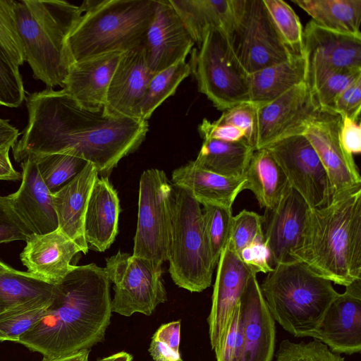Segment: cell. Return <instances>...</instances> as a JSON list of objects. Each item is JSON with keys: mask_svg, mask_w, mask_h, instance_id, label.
<instances>
[{"mask_svg": "<svg viewBox=\"0 0 361 361\" xmlns=\"http://www.w3.org/2000/svg\"><path fill=\"white\" fill-rule=\"evenodd\" d=\"M26 106L27 125L12 147L17 162L28 156L69 154L109 176L121 159L140 146L149 130L147 121L83 108L63 89L30 93Z\"/></svg>", "mask_w": 361, "mask_h": 361, "instance_id": "6da1fadb", "label": "cell"}, {"mask_svg": "<svg viewBox=\"0 0 361 361\" xmlns=\"http://www.w3.org/2000/svg\"><path fill=\"white\" fill-rule=\"evenodd\" d=\"M111 312L104 268L74 266L56 285L44 317L17 342L48 359L90 350L104 339Z\"/></svg>", "mask_w": 361, "mask_h": 361, "instance_id": "7a4b0ae2", "label": "cell"}, {"mask_svg": "<svg viewBox=\"0 0 361 361\" xmlns=\"http://www.w3.org/2000/svg\"><path fill=\"white\" fill-rule=\"evenodd\" d=\"M316 275L347 286L361 278V189L310 208L302 240L290 255Z\"/></svg>", "mask_w": 361, "mask_h": 361, "instance_id": "3957f363", "label": "cell"}, {"mask_svg": "<svg viewBox=\"0 0 361 361\" xmlns=\"http://www.w3.org/2000/svg\"><path fill=\"white\" fill-rule=\"evenodd\" d=\"M25 59L47 88L63 87L73 61L67 39L83 11L60 0H15Z\"/></svg>", "mask_w": 361, "mask_h": 361, "instance_id": "277c9868", "label": "cell"}, {"mask_svg": "<svg viewBox=\"0 0 361 361\" xmlns=\"http://www.w3.org/2000/svg\"><path fill=\"white\" fill-rule=\"evenodd\" d=\"M157 0H86L67 44L73 63L110 52H125L145 42Z\"/></svg>", "mask_w": 361, "mask_h": 361, "instance_id": "5b68a950", "label": "cell"}, {"mask_svg": "<svg viewBox=\"0 0 361 361\" xmlns=\"http://www.w3.org/2000/svg\"><path fill=\"white\" fill-rule=\"evenodd\" d=\"M259 287L274 322L298 338H313L328 307L339 294L332 282L298 260L275 266Z\"/></svg>", "mask_w": 361, "mask_h": 361, "instance_id": "8992f818", "label": "cell"}, {"mask_svg": "<svg viewBox=\"0 0 361 361\" xmlns=\"http://www.w3.org/2000/svg\"><path fill=\"white\" fill-rule=\"evenodd\" d=\"M169 273L173 282L190 292L211 286L215 266L204 233L200 204L185 189L173 193Z\"/></svg>", "mask_w": 361, "mask_h": 361, "instance_id": "52a82bcc", "label": "cell"}, {"mask_svg": "<svg viewBox=\"0 0 361 361\" xmlns=\"http://www.w3.org/2000/svg\"><path fill=\"white\" fill-rule=\"evenodd\" d=\"M198 47L190 63L199 91L222 111L250 103L249 74L234 55L226 34L209 27Z\"/></svg>", "mask_w": 361, "mask_h": 361, "instance_id": "ba28073f", "label": "cell"}, {"mask_svg": "<svg viewBox=\"0 0 361 361\" xmlns=\"http://www.w3.org/2000/svg\"><path fill=\"white\" fill-rule=\"evenodd\" d=\"M226 35L248 74L299 56L283 42L263 0H235L234 20Z\"/></svg>", "mask_w": 361, "mask_h": 361, "instance_id": "9c48e42d", "label": "cell"}, {"mask_svg": "<svg viewBox=\"0 0 361 361\" xmlns=\"http://www.w3.org/2000/svg\"><path fill=\"white\" fill-rule=\"evenodd\" d=\"M173 193L164 171L150 169L140 177L137 223L133 255L162 264L169 259Z\"/></svg>", "mask_w": 361, "mask_h": 361, "instance_id": "30bf717a", "label": "cell"}, {"mask_svg": "<svg viewBox=\"0 0 361 361\" xmlns=\"http://www.w3.org/2000/svg\"><path fill=\"white\" fill-rule=\"evenodd\" d=\"M104 269L114 284V312L126 317L136 312L149 316L167 300L161 264L118 251L106 259Z\"/></svg>", "mask_w": 361, "mask_h": 361, "instance_id": "8fae6325", "label": "cell"}, {"mask_svg": "<svg viewBox=\"0 0 361 361\" xmlns=\"http://www.w3.org/2000/svg\"><path fill=\"white\" fill-rule=\"evenodd\" d=\"M324 112L307 80L269 103L256 106L255 150L281 139L303 134L307 125Z\"/></svg>", "mask_w": 361, "mask_h": 361, "instance_id": "7c38bea8", "label": "cell"}, {"mask_svg": "<svg viewBox=\"0 0 361 361\" xmlns=\"http://www.w3.org/2000/svg\"><path fill=\"white\" fill-rule=\"evenodd\" d=\"M341 120L338 114L324 112L307 125L303 133L326 171L328 204L361 189V177L353 156L344 150L339 140Z\"/></svg>", "mask_w": 361, "mask_h": 361, "instance_id": "4fadbf2b", "label": "cell"}, {"mask_svg": "<svg viewBox=\"0 0 361 361\" xmlns=\"http://www.w3.org/2000/svg\"><path fill=\"white\" fill-rule=\"evenodd\" d=\"M284 172L290 185L310 208L329 202V182L324 168L303 134L277 140L265 147Z\"/></svg>", "mask_w": 361, "mask_h": 361, "instance_id": "5bb4252c", "label": "cell"}, {"mask_svg": "<svg viewBox=\"0 0 361 361\" xmlns=\"http://www.w3.org/2000/svg\"><path fill=\"white\" fill-rule=\"evenodd\" d=\"M212 307L207 318L210 345H219L235 307L240 304L247 281L253 272L228 241L217 263Z\"/></svg>", "mask_w": 361, "mask_h": 361, "instance_id": "9a60e30c", "label": "cell"}, {"mask_svg": "<svg viewBox=\"0 0 361 361\" xmlns=\"http://www.w3.org/2000/svg\"><path fill=\"white\" fill-rule=\"evenodd\" d=\"M313 338L337 354L353 355L361 350V278L328 307Z\"/></svg>", "mask_w": 361, "mask_h": 361, "instance_id": "2e32d148", "label": "cell"}, {"mask_svg": "<svg viewBox=\"0 0 361 361\" xmlns=\"http://www.w3.org/2000/svg\"><path fill=\"white\" fill-rule=\"evenodd\" d=\"M309 209L304 198L290 186L278 204L266 210L264 236L272 268L293 260L290 255L301 242Z\"/></svg>", "mask_w": 361, "mask_h": 361, "instance_id": "e0dca14e", "label": "cell"}, {"mask_svg": "<svg viewBox=\"0 0 361 361\" xmlns=\"http://www.w3.org/2000/svg\"><path fill=\"white\" fill-rule=\"evenodd\" d=\"M154 75L145 43L123 52L108 87L104 112L113 117L135 118L136 107Z\"/></svg>", "mask_w": 361, "mask_h": 361, "instance_id": "ac0fdd59", "label": "cell"}, {"mask_svg": "<svg viewBox=\"0 0 361 361\" xmlns=\"http://www.w3.org/2000/svg\"><path fill=\"white\" fill-rule=\"evenodd\" d=\"M144 43L148 63L154 74L185 60L195 44L169 0H157Z\"/></svg>", "mask_w": 361, "mask_h": 361, "instance_id": "d6986e66", "label": "cell"}, {"mask_svg": "<svg viewBox=\"0 0 361 361\" xmlns=\"http://www.w3.org/2000/svg\"><path fill=\"white\" fill-rule=\"evenodd\" d=\"M243 343L238 361H272L275 322L262 294L257 273L250 275L240 300Z\"/></svg>", "mask_w": 361, "mask_h": 361, "instance_id": "ffe728a7", "label": "cell"}, {"mask_svg": "<svg viewBox=\"0 0 361 361\" xmlns=\"http://www.w3.org/2000/svg\"><path fill=\"white\" fill-rule=\"evenodd\" d=\"M20 255L23 264L32 276L46 283H59L73 269V257L80 247L59 228L44 234H32Z\"/></svg>", "mask_w": 361, "mask_h": 361, "instance_id": "44dd1931", "label": "cell"}, {"mask_svg": "<svg viewBox=\"0 0 361 361\" xmlns=\"http://www.w3.org/2000/svg\"><path fill=\"white\" fill-rule=\"evenodd\" d=\"M21 183L18 189L8 195L19 216L33 234H44L58 228L51 194L44 183L35 158L22 161Z\"/></svg>", "mask_w": 361, "mask_h": 361, "instance_id": "7402d4cb", "label": "cell"}, {"mask_svg": "<svg viewBox=\"0 0 361 361\" xmlns=\"http://www.w3.org/2000/svg\"><path fill=\"white\" fill-rule=\"evenodd\" d=\"M122 53L110 52L73 63L62 89L83 108L102 109L111 77Z\"/></svg>", "mask_w": 361, "mask_h": 361, "instance_id": "603a6c76", "label": "cell"}, {"mask_svg": "<svg viewBox=\"0 0 361 361\" xmlns=\"http://www.w3.org/2000/svg\"><path fill=\"white\" fill-rule=\"evenodd\" d=\"M98 172L87 162L71 180L51 194L58 220V228L87 254L88 245L84 234V221L90 193Z\"/></svg>", "mask_w": 361, "mask_h": 361, "instance_id": "cb8c5ba5", "label": "cell"}, {"mask_svg": "<svg viewBox=\"0 0 361 361\" xmlns=\"http://www.w3.org/2000/svg\"><path fill=\"white\" fill-rule=\"evenodd\" d=\"M308 60L336 71L361 70V37L323 27L310 20L303 30Z\"/></svg>", "mask_w": 361, "mask_h": 361, "instance_id": "d4e9b609", "label": "cell"}, {"mask_svg": "<svg viewBox=\"0 0 361 361\" xmlns=\"http://www.w3.org/2000/svg\"><path fill=\"white\" fill-rule=\"evenodd\" d=\"M109 176H99L93 185L86 209L84 234L88 247L104 252L118 233L121 211L116 190Z\"/></svg>", "mask_w": 361, "mask_h": 361, "instance_id": "484cf974", "label": "cell"}, {"mask_svg": "<svg viewBox=\"0 0 361 361\" xmlns=\"http://www.w3.org/2000/svg\"><path fill=\"white\" fill-rule=\"evenodd\" d=\"M176 187L187 190L200 204L232 209L245 179L228 178L204 170L194 161L175 169L171 175Z\"/></svg>", "mask_w": 361, "mask_h": 361, "instance_id": "4316f807", "label": "cell"}, {"mask_svg": "<svg viewBox=\"0 0 361 361\" xmlns=\"http://www.w3.org/2000/svg\"><path fill=\"white\" fill-rule=\"evenodd\" d=\"M308 59L306 54L249 74L250 102L258 106L269 103L293 87L307 80Z\"/></svg>", "mask_w": 361, "mask_h": 361, "instance_id": "83f0119b", "label": "cell"}, {"mask_svg": "<svg viewBox=\"0 0 361 361\" xmlns=\"http://www.w3.org/2000/svg\"><path fill=\"white\" fill-rule=\"evenodd\" d=\"M194 43L200 45L206 30L214 27L227 34L234 18L235 0H169Z\"/></svg>", "mask_w": 361, "mask_h": 361, "instance_id": "f1b7e54d", "label": "cell"}, {"mask_svg": "<svg viewBox=\"0 0 361 361\" xmlns=\"http://www.w3.org/2000/svg\"><path fill=\"white\" fill-rule=\"evenodd\" d=\"M244 178L245 190H250L266 210L274 208L290 186L284 172L265 148L254 151Z\"/></svg>", "mask_w": 361, "mask_h": 361, "instance_id": "f546056e", "label": "cell"}, {"mask_svg": "<svg viewBox=\"0 0 361 361\" xmlns=\"http://www.w3.org/2000/svg\"><path fill=\"white\" fill-rule=\"evenodd\" d=\"M254 151L245 140L228 142L206 139L203 140L194 162L199 167L218 175L242 178Z\"/></svg>", "mask_w": 361, "mask_h": 361, "instance_id": "4dcf8cb0", "label": "cell"}, {"mask_svg": "<svg viewBox=\"0 0 361 361\" xmlns=\"http://www.w3.org/2000/svg\"><path fill=\"white\" fill-rule=\"evenodd\" d=\"M326 29L361 37V0H292Z\"/></svg>", "mask_w": 361, "mask_h": 361, "instance_id": "1f68e13d", "label": "cell"}, {"mask_svg": "<svg viewBox=\"0 0 361 361\" xmlns=\"http://www.w3.org/2000/svg\"><path fill=\"white\" fill-rule=\"evenodd\" d=\"M56 285L39 280L0 260V299L11 307L38 298H51Z\"/></svg>", "mask_w": 361, "mask_h": 361, "instance_id": "d6a6232c", "label": "cell"}, {"mask_svg": "<svg viewBox=\"0 0 361 361\" xmlns=\"http://www.w3.org/2000/svg\"><path fill=\"white\" fill-rule=\"evenodd\" d=\"M360 77L361 70L336 71L308 60L307 81L316 101L325 112L336 114L334 111L336 97Z\"/></svg>", "mask_w": 361, "mask_h": 361, "instance_id": "836d02e7", "label": "cell"}, {"mask_svg": "<svg viewBox=\"0 0 361 361\" xmlns=\"http://www.w3.org/2000/svg\"><path fill=\"white\" fill-rule=\"evenodd\" d=\"M192 73L190 63L181 60L155 73L135 111V118L147 121L154 111L170 96L180 83Z\"/></svg>", "mask_w": 361, "mask_h": 361, "instance_id": "e575fe53", "label": "cell"}, {"mask_svg": "<svg viewBox=\"0 0 361 361\" xmlns=\"http://www.w3.org/2000/svg\"><path fill=\"white\" fill-rule=\"evenodd\" d=\"M53 298L35 299L1 312L0 341L17 342L44 317Z\"/></svg>", "mask_w": 361, "mask_h": 361, "instance_id": "d590c367", "label": "cell"}, {"mask_svg": "<svg viewBox=\"0 0 361 361\" xmlns=\"http://www.w3.org/2000/svg\"><path fill=\"white\" fill-rule=\"evenodd\" d=\"M281 39L293 55H304L303 28L294 10L283 0H263Z\"/></svg>", "mask_w": 361, "mask_h": 361, "instance_id": "8d00e7d4", "label": "cell"}, {"mask_svg": "<svg viewBox=\"0 0 361 361\" xmlns=\"http://www.w3.org/2000/svg\"><path fill=\"white\" fill-rule=\"evenodd\" d=\"M40 176L51 192L74 178L87 164L84 159L69 154L32 156Z\"/></svg>", "mask_w": 361, "mask_h": 361, "instance_id": "74e56055", "label": "cell"}, {"mask_svg": "<svg viewBox=\"0 0 361 361\" xmlns=\"http://www.w3.org/2000/svg\"><path fill=\"white\" fill-rule=\"evenodd\" d=\"M202 212L205 235L216 266L229 240L233 216L232 209L207 204Z\"/></svg>", "mask_w": 361, "mask_h": 361, "instance_id": "f35d334b", "label": "cell"}, {"mask_svg": "<svg viewBox=\"0 0 361 361\" xmlns=\"http://www.w3.org/2000/svg\"><path fill=\"white\" fill-rule=\"evenodd\" d=\"M275 361H345V358L317 339L307 342L285 339L279 344Z\"/></svg>", "mask_w": 361, "mask_h": 361, "instance_id": "ab89813d", "label": "cell"}, {"mask_svg": "<svg viewBox=\"0 0 361 361\" xmlns=\"http://www.w3.org/2000/svg\"><path fill=\"white\" fill-rule=\"evenodd\" d=\"M25 99L19 66L0 46V106L16 108Z\"/></svg>", "mask_w": 361, "mask_h": 361, "instance_id": "60d3db41", "label": "cell"}, {"mask_svg": "<svg viewBox=\"0 0 361 361\" xmlns=\"http://www.w3.org/2000/svg\"><path fill=\"white\" fill-rule=\"evenodd\" d=\"M0 46L18 66L25 62L15 13V0H0Z\"/></svg>", "mask_w": 361, "mask_h": 361, "instance_id": "b9f144b4", "label": "cell"}, {"mask_svg": "<svg viewBox=\"0 0 361 361\" xmlns=\"http://www.w3.org/2000/svg\"><path fill=\"white\" fill-rule=\"evenodd\" d=\"M264 216L255 212L242 210L233 216L228 242L238 254L254 242L264 238Z\"/></svg>", "mask_w": 361, "mask_h": 361, "instance_id": "7bdbcfd3", "label": "cell"}, {"mask_svg": "<svg viewBox=\"0 0 361 361\" xmlns=\"http://www.w3.org/2000/svg\"><path fill=\"white\" fill-rule=\"evenodd\" d=\"M243 336L239 304L232 314L219 345L214 350L216 361H238L243 348Z\"/></svg>", "mask_w": 361, "mask_h": 361, "instance_id": "ee69618b", "label": "cell"}, {"mask_svg": "<svg viewBox=\"0 0 361 361\" xmlns=\"http://www.w3.org/2000/svg\"><path fill=\"white\" fill-rule=\"evenodd\" d=\"M32 234L13 209L8 195H0V244L26 241Z\"/></svg>", "mask_w": 361, "mask_h": 361, "instance_id": "f6af8a7d", "label": "cell"}, {"mask_svg": "<svg viewBox=\"0 0 361 361\" xmlns=\"http://www.w3.org/2000/svg\"><path fill=\"white\" fill-rule=\"evenodd\" d=\"M218 124L230 125L244 131L245 140L255 149L256 138V106L251 103L236 105L223 111L216 121Z\"/></svg>", "mask_w": 361, "mask_h": 361, "instance_id": "bcb514c9", "label": "cell"}, {"mask_svg": "<svg viewBox=\"0 0 361 361\" xmlns=\"http://www.w3.org/2000/svg\"><path fill=\"white\" fill-rule=\"evenodd\" d=\"M334 111L340 116L360 119L361 111V77L355 80L336 97Z\"/></svg>", "mask_w": 361, "mask_h": 361, "instance_id": "7dc6e473", "label": "cell"}, {"mask_svg": "<svg viewBox=\"0 0 361 361\" xmlns=\"http://www.w3.org/2000/svg\"><path fill=\"white\" fill-rule=\"evenodd\" d=\"M238 255L256 273L267 274L273 270L270 265V255L264 238L258 240L243 249Z\"/></svg>", "mask_w": 361, "mask_h": 361, "instance_id": "c3c4849f", "label": "cell"}, {"mask_svg": "<svg viewBox=\"0 0 361 361\" xmlns=\"http://www.w3.org/2000/svg\"><path fill=\"white\" fill-rule=\"evenodd\" d=\"M198 131L203 140L214 139L228 142L245 140V134L240 128L230 125L218 124L206 118L199 125Z\"/></svg>", "mask_w": 361, "mask_h": 361, "instance_id": "681fc988", "label": "cell"}, {"mask_svg": "<svg viewBox=\"0 0 361 361\" xmlns=\"http://www.w3.org/2000/svg\"><path fill=\"white\" fill-rule=\"evenodd\" d=\"M339 140L344 150L350 155L361 152V126L360 119L341 116Z\"/></svg>", "mask_w": 361, "mask_h": 361, "instance_id": "f907efd6", "label": "cell"}, {"mask_svg": "<svg viewBox=\"0 0 361 361\" xmlns=\"http://www.w3.org/2000/svg\"><path fill=\"white\" fill-rule=\"evenodd\" d=\"M153 338L163 342L176 351H179L180 321L162 324L154 334Z\"/></svg>", "mask_w": 361, "mask_h": 361, "instance_id": "816d5d0a", "label": "cell"}, {"mask_svg": "<svg viewBox=\"0 0 361 361\" xmlns=\"http://www.w3.org/2000/svg\"><path fill=\"white\" fill-rule=\"evenodd\" d=\"M149 352L154 361H183L179 351L153 338Z\"/></svg>", "mask_w": 361, "mask_h": 361, "instance_id": "f5cc1de1", "label": "cell"}, {"mask_svg": "<svg viewBox=\"0 0 361 361\" xmlns=\"http://www.w3.org/2000/svg\"><path fill=\"white\" fill-rule=\"evenodd\" d=\"M11 147L0 149V180H19L21 173L16 171L11 161L9 151Z\"/></svg>", "mask_w": 361, "mask_h": 361, "instance_id": "db71d44e", "label": "cell"}, {"mask_svg": "<svg viewBox=\"0 0 361 361\" xmlns=\"http://www.w3.org/2000/svg\"><path fill=\"white\" fill-rule=\"evenodd\" d=\"M20 133L8 120L0 118V149L12 147L18 140Z\"/></svg>", "mask_w": 361, "mask_h": 361, "instance_id": "11a10c76", "label": "cell"}, {"mask_svg": "<svg viewBox=\"0 0 361 361\" xmlns=\"http://www.w3.org/2000/svg\"><path fill=\"white\" fill-rule=\"evenodd\" d=\"M90 350H81L72 355L55 358H43L42 361H88Z\"/></svg>", "mask_w": 361, "mask_h": 361, "instance_id": "9f6ffc18", "label": "cell"}, {"mask_svg": "<svg viewBox=\"0 0 361 361\" xmlns=\"http://www.w3.org/2000/svg\"><path fill=\"white\" fill-rule=\"evenodd\" d=\"M98 361H133V356L128 353L122 351L103 357Z\"/></svg>", "mask_w": 361, "mask_h": 361, "instance_id": "6f0895ef", "label": "cell"}, {"mask_svg": "<svg viewBox=\"0 0 361 361\" xmlns=\"http://www.w3.org/2000/svg\"><path fill=\"white\" fill-rule=\"evenodd\" d=\"M7 308L8 307L6 305V304L1 299H0V313L6 310Z\"/></svg>", "mask_w": 361, "mask_h": 361, "instance_id": "680465c9", "label": "cell"}]
</instances>
